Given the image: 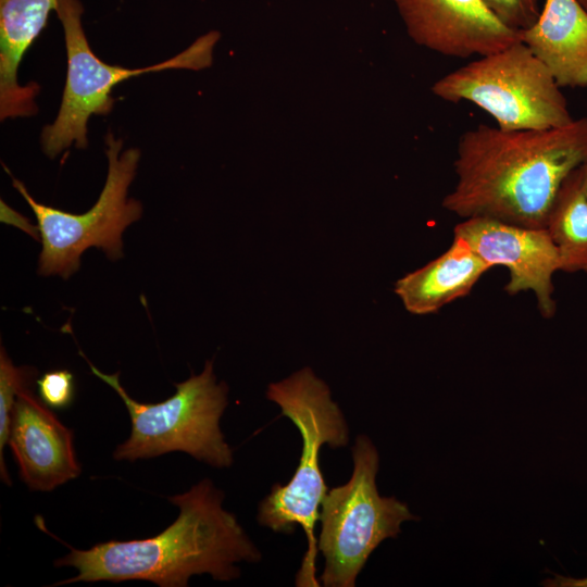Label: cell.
Here are the masks:
<instances>
[{
  "label": "cell",
  "instance_id": "12",
  "mask_svg": "<svg viewBox=\"0 0 587 587\" xmlns=\"http://www.w3.org/2000/svg\"><path fill=\"white\" fill-rule=\"evenodd\" d=\"M520 34L560 88L587 87V10L578 0H545L537 21Z\"/></svg>",
  "mask_w": 587,
  "mask_h": 587
},
{
  "label": "cell",
  "instance_id": "19",
  "mask_svg": "<svg viewBox=\"0 0 587 587\" xmlns=\"http://www.w3.org/2000/svg\"><path fill=\"white\" fill-rule=\"evenodd\" d=\"M544 585L553 587H587V577L574 578L557 574L552 578L545 580Z\"/></svg>",
  "mask_w": 587,
  "mask_h": 587
},
{
  "label": "cell",
  "instance_id": "8",
  "mask_svg": "<svg viewBox=\"0 0 587 587\" xmlns=\"http://www.w3.org/2000/svg\"><path fill=\"white\" fill-rule=\"evenodd\" d=\"M105 145L107 180L97 202L83 214L37 202L20 180L12 178L37 218L42 246L38 261L41 276L67 279L79 268L80 257L89 247L100 248L110 260L123 257L122 234L142 214L141 203L127 197L140 152L130 148L121 153L122 140L112 133L105 136Z\"/></svg>",
  "mask_w": 587,
  "mask_h": 587
},
{
  "label": "cell",
  "instance_id": "15",
  "mask_svg": "<svg viewBox=\"0 0 587 587\" xmlns=\"http://www.w3.org/2000/svg\"><path fill=\"white\" fill-rule=\"evenodd\" d=\"M545 228L558 248L561 271L587 272V191L582 165L561 184Z\"/></svg>",
  "mask_w": 587,
  "mask_h": 587
},
{
  "label": "cell",
  "instance_id": "2",
  "mask_svg": "<svg viewBox=\"0 0 587 587\" xmlns=\"http://www.w3.org/2000/svg\"><path fill=\"white\" fill-rule=\"evenodd\" d=\"M224 494L204 478L188 491L168 497L179 509L177 519L154 537L109 540L87 550L70 547L54 565L72 566L77 575L54 586L73 583L140 579L160 587H186L193 575L209 574L229 582L240 576L236 563L258 562L261 552L223 505Z\"/></svg>",
  "mask_w": 587,
  "mask_h": 587
},
{
  "label": "cell",
  "instance_id": "5",
  "mask_svg": "<svg viewBox=\"0 0 587 587\" xmlns=\"http://www.w3.org/2000/svg\"><path fill=\"white\" fill-rule=\"evenodd\" d=\"M352 459L350 479L328 489L320 508L317 550L325 560L320 577L325 587H354L377 546L396 538L403 522L419 520L405 503L378 494L379 457L366 436L357 437Z\"/></svg>",
  "mask_w": 587,
  "mask_h": 587
},
{
  "label": "cell",
  "instance_id": "17",
  "mask_svg": "<svg viewBox=\"0 0 587 587\" xmlns=\"http://www.w3.org/2000/svg\"><path fill=\"white\" fill-rule=\"evenodd\" d=\"M490 12L507 27L521 32L533 25L541 9L540 0H483Z\"/></svg>",
  "mask_w": 587,
  "mask_h": 587
},
{
  "label": "cell",
  "instance_id": "16",
  "mask_svg": "<svg viewBox=\"0 0 587 587\" xmlns=\"http://www.w3.org/2000/svg\"><path fill=\"white\" fill-rule=\"evenodd\" d=\"M37 371L29 366H15L3 347L0 353V476L11 486L8 469L3 458V449L9 444L11 413L17 392L30 386Z\"/></svg>",
  "mask_w": 587,
  "mask_h": 587
},
{
  "label": "cell",
  "instance_id": "7",
  "mask_svg": "<svg viewBox=\"0 0 587 587\" xmlns=\"http://www.w3.org/2000/svg\"><path fill=\"white\" fill-rule=\"evenodd\" d=\"M55 12L64 32L67 74L59 113L40 136L42 150L49 158L73 145L79 149L87 147V122L91 115H105L112 110L114 86L149 72L208 67L220 39V33L211 30L171 59L142 68H127L107 64L92 52L82 24L84 7L79 0H58Z\"/></svg>",
  "mask_w": 587,
  "mask_h": 587
},
{
  "label": "cell",
  "instance_id": "9",
  "mask_svg": "<svg viewBox=\"0 0 587 587\" xmlns=\"http://www.w3.org/2000/svg\"><path fill=\"white\" fill-rule=\"evenodd\" d=\"M453 236L464 239L492 267L509 271V295L530 290L545 319L555 314L552 277L561 271L558 248L545 227H526L490 217H469L457 224Z\"/></svg>",
  "mask_w": 587,
  "mask_h": 587
},
{
  "label": "cell",
  "instance_id": "10",
  "mask_svg": "<svg viewBox=\"0 0 587 587\" xmlns=\"http://www.w3.org/2000/svg\"><path fill=\"white\" fill-rule=\"evenodd\" d=\"M392 1L412 40L442 55L483 57L521 40L483 0Z\"/></svg>",
  "mask_w": 587,
  "mask_h": 587
},
{
  "label": "cell",
  "instance_id": "6",
  "mask_svg": "<svg viewBox=\"0 0 587 587\" xmlns=\"http://www.w3.org/2000/svg\"><path fill=\"white\" fill-rule=\"evenodd\" d=\"M432 92L448 102L474 103L504 130L550 129L574 121L551 73L521 40L448 73Z\"/></svg>",
  "mask_w": 587,
  "mask_h": 587
},
{
  "label": "cell",
  "instance_id": "1",
  "mask_svg": "<svg viewBox=\"0 0 587 587\" xmlns=\"http://www.w3.org/2000/svg\"><path fill=\"white\" fill-rule=\"evenodd\" d=\"M586 162L587 117L550 129L479 124L459 138L457 182L442 207L462 218L542 228L561 184Z\"/></svg>",
  "mask_w": 587,
  "mask_h": 587
},
{
  "label": "cell",
  "instance_id": "13",
  "mask_svg": "<svg viewBox=\"0 0 587 587\" xmlns=\"http://www.w3.org/2000/svg\"><path fill=\"white\" fill-rule=\"evenodd\" d=\"M58 0H0V117H28L37 113L36 83L21 86L22 59L45 28Z\"/></svg>",
  "mask_w": 587,
  "mask_h": 587
},
{
  "label": "cell",
  "instance_id": "3",
  "mask_svg": "<svg viewBox=\"0 0 587 587\" xmlns=\"http://www.w3.org/2000/svg\"><path fill=\"white\" fill-rule=\"evenodd\" d=\"M266 397L298 428L302 451L291 479L286 485H273L259 504L257 519L260 525L275 533L291 534L296 525L302 527L308 549L297 573L296 585L317 587L321 584L315 576L319 550L314 528L328 490L320 466V453L325 445L332 448L347 446L349 428L341 410L332 399L328 386L308 366L283 380L271 383Z\"/></svg>",
  "mask_w": 587,
  "mask_h": 587
},
{
  "label": "cell",
  "instance_id": "4",
  "mask_svg": "<svg viewBox=\"0 0 587 587\" xmlns=\"http://www.w3.org/2000/svg\"><path fill=\"white\" fill-rule=\"evenodd\" d=\"M86 361L91 372L116 391L129 414L132 432L114 450L115 460L136 461L180 451L220 469L233 464V450L220 429L228 388L216 382L213 361H207L200 374L175 384V394L159 403L138 402L122 386L118 372L104 374Z\"/></svg>",
  "mask_w": 587,
  "mask_h": 587
},
{
  "label": "cell",
  "instance_id": "21",
  "mask_svg": "<svg viewBox=\"0 0 587 587\" xmlns=\"http://www.w3.org/2000/svg\"><path fill=\"white\" fill-rule=\"evenodd\" d=\"M578 1L587 10V0H578Z\"/></svg>",
  "mask_w": 587,
  "mask_h": 587
},
{
  "label": "cell",
  "instance_id": "11",
  "mask_svg": "<svg viewBox=\"0 0 587 587\" xmlns=\"http://www.w3.org/2000/svg\"><path fill=\"white\" fill-rule=\"evenodd\" d=\"M8 445L18 465L21 479L30 490H53L82 472L73 430L35 397L29 386L17 392Z\"/></svg>",
  "mask_w": 587,
  "mask_h": 587
},
{
  "label": "cell",
  "instance_id": "14",
  "mask_svg": "<svg viewBox=\"0 0 587 587\" xmlns=\"http://www.w3.org/2000/svg\"><path fill=\"white\" fill-rule=\"evenodd\" d=\"M491 267L464 239L453 236L452 243L442 254L399 278L395 292L408 312L415 315L436 313L470 294Z\"/></svg>",
  "mask_w": 587,
  "mask_h": 587
},
{
  "label": "cell",
  "instance_id": "18",
  "mask_svg": "<svg viewBox=\"0 0 587 587\" xmlns=\"http://www.w3.org/2000/svg\"><path fill=\"white\" fill-rule=\"evenodd\" d=\"M40 400L51 409H65L74 399V376L67 370L45 373L37 379Z\"/></svg>",
  "mask_w": 587,
  "mask_h": 587
},
{
  "label": "cell",
  "instance_id": "20",
  "mask_svg": "<svg viewBox=\"0 0 587 587\" xmlns=\"http://www.w3.org/2000/svg\"><path fill=\"white\" fill-rule=\"evenodd\" d=\"M584 186L587 191V162L582 165Z\"/></svg>",
  "mask_w": 587,
  "mask_h": 587
}]
</instances>
